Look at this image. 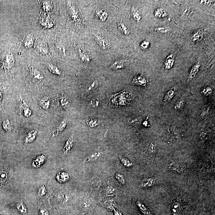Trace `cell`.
<instances>
[{"label": "cell", "mask_w": 215, "mask_h": 215, "mask_svg": "<svg viewBox=\"0 0 215 215\" xmlns=\"http://www.w3.org/2000/svg\"><path fill=\"white\" fill-rule=\"evenodd\" d=\"M206 33V31L203 28H200L195 31L191 35V42L194 43L200 42L204 38Z\"/></svg>", "instance_id": "7a4b0ae2"}, {"label": "cell", "mask_w": 215, "mask_h": 215, "mask_svg": "<svg viewBox=\"0 0 215 215\" xmlns=\"http://www.w3.org/2000/svg\"><path fill=\"white\" fill-rule=\"evenodd\" d=\"M40 213L42 215H49L48 211L45 209H42L40 210Z\"/></svg>", "instance_id": "bcb514c9"}, {"label": "cell", "mask_w": 215, "mask_h": 215, "mask_svg": "<svg viewBox=\"0 0 215 215\" xmlns=\"http://www.w3.org/2000/svg\"><path fill=\"white\" fill-rule=\"evenodd\" d=\"M101 156V153H100V152H94L87 157L84 160V163H87L95 161L98 160Z\"/></svg>", "instance_id": "e0dca14e"}, {"label": "cell", "mask_w": 215, "mask_h": 215, "mask_svg": "<svg viewBox=\"0 0 215 215\" xmlns=\"http://www.w3.org/2000/svg\"><path fill=\"white\" fill-rule=\"evenodd\" d=\"M22 114L25 117H29L32 115V111L28 107H24L22 108Z\"/></svg>", "instance_id": "d6a6232c"}, {"label": "cell", "mask_w": 215, "mask_h": 215, "mask_svg": "<svg viewBox=\"0 0 215 215\" xmlns=\"http://www.w3.org/2000/svg\"><path fill=\"white\" fill-rule=\"evenodd\" d=\"M184 105V102L183 100H180L179 101H178L175 105L174 106V109L176 110H179L181 109L183 106Z\"/></svg>", "instance_id": "ee69618b"}, {"label": "cell", "mask_w": 215, "mask_h": 215, "mask_svg": "<svg viewBox=\"0 0 215 215\" xmlns=\"http://www.w3.org/2000/svg\"><path fill=\"white\" fill-rule=\"evenodd\" d=\"M136 205L144 215H152L147 208L141 202L138 201L137 202Z\"/></svg>", "instance_id": "cb8c5ba5"}, {"label": "cell", "mask_w": 215, "mask_h": 215, "mask_svg": "<svg viewBox=\"0 0 215 215\" xmlns=\"http://www.w3.org/2000/svg\"><path fill=\"white\" fill-rule=\"evenodd\" d=\"M141 49L144 50H147L150 47V43L149 41L145 40L141 43L140 45Z\"/></svg>", "instance_id": "8d00e7d4"}, {"label": "cell", "mask_w": 215, "mask_h": 215, "mask_svg": "<svg viewBox=\"0 0 215 215\" xmlns=\"http://www.w3.org/2000/svg\"><path fill=\"white\" fill-rule=\"evenodd\" d=\"M74 140L72 138H68L66 141L64 147L63 149L64 155H66L69 153L74 146Z\"/></svg>", "instance_id": "9a60e30c"}, {"label": "cell", "mask_w": 215, "mask_h": 215, "mask_svg": "<svg viewBox=\"0 0 215 215\" xmlns=\"http://www.w3.org/2000/svg\"><path fill=\"white\" fill-rule=\"evenodd\" d=\"M215 2L213 1H200V3L202 5L205 6H209L211 5L212 3Z\"/></svg>", "instance_id": "f6af8a7d"}, {"label": "cell", "mask_w": 215, "mask_h": 215, "mask_svg": "<svg viewBox=\"0 0 215 215\" xmlns=\"http://www.w3.org/2000/svg\"><path fill=\"white\" fill-rule=\"evenodd\" d=\"M132 96L129 92L123 90L113 94L111 98L113 105L117 107H122L130 105L132 101Z\"/></svg>", "instance_id": "6da1fadb"}, {"label": "cell", "mask_w": 215, "mask_h": 215, "mask_svg": "<svg viewBox=\"0 0 215 215\" xmlns=\"http://www.w3.org/2000/svg\"><path fill=\"white\" fill-rule=\"evenodd\" d=\"M172 212L173 215H181L183 209L180 203L178 202H175L171 207Z\"/></svg>", "instance_id": "4fadbf2b"}, {"label": "cell", "mask_w": 215, "mask_h": 215, "mask_svg": "<svg viewBox=\"0 0 215 215\" xmlns=\"http://www.w3.org/2000/svg\"><path fill=\"white\" fill-rule=\"evenodd\" d=\"M175 61V57L174 55L171 54L169 55L165 59L164 62L165 69L167 70L171 69L173 67Z\"/></svg>", "instance_id": "ba28073f"}, {"label": "cell", "mask_w": 215, "mask_h": 215, "mask_svg": "<svg viewBox=\"0 0 215 215\" xmlns=\"http://www.w3.org/2000/svg\"><path fill=\"white\" fill-rule=\"evenodd\" d=\"M46 189L44 185H42L39 188L38 192V197H44L46 194Z\"/></svg>", "instance_id": "d590c367"}, {"label": "cell", "mask_w": 215, "mask_h": 215, "mask_svg": "<svg viewBox=\"0 0 215 215\" xmlns=\"http://www.w3.org/2000/svg\"><path fill=\"white\" fill-rule=\"evenodd\" d=\"M175 94V91L173 90H170L167 92L164 96L163 100L165 102H168L173 98Z\"/></svg>", "instance_id": "f546056e"}, {"label": "cell", "mask_w": 215, "mask_h": 215, "mask_svg": "<svg viewBox=\"0 0 215 215\" xmlns=\"http://www.w3.org/2000/svg\"><path fill=\"white\" fill-rule=\"evenodd\" d=\"M98 81L96 79H93L88 81L85 87V90L87 92L93 91L97 88Z\"/></svg>", "instance_id": "9c48e42d"}, {"label": "cell", "mask_w": 215, "mask_h": 215, "mask_svg": "<svg viewBox=\"0 0 215 215\" xmlns=\"http://www.w3.org/2000/svg\"><path fill=\"white\" fill-rule=\"evenodd\" d=\"M132 82L137 85L142 87H146L147 85V80L141 75L135 77L132 80Z\"/></svg>", "instance_id": "7c38bea8"}, {"label": "cell", "mask_w": 215, "mask_h": 215, "mask_svg": "<svg viewBox=\"0 0 215 215\" xmlns=\"http://www.w3.org/2000/svg\"><path fill=\"white\" fill-rule=\"evenodd\" d=\"M67 125V121L66 119H64L60 123V125L56 128L53 131L52 133V137H55L58 135L60 134L61 132H63L65 129L66 128Z\"/></svg>", "instance_id": "52a82bcc"}, {"label": "cell", "mask_w": 215, "mask_h": 215, "mask_svg": "<svg viewBox=\"0 0 215 215\" xmlns=\"http://www.w3.org/2000/svg\"><path fill=\"white\" fill-rule=\"evenodd\" d=\"M115 177L116 179L122 185H124L126 183L124 176L122 174L120 173H116L115 175Z\"/></svg>", "instance_id": "836d02e7"}, {"label": "cell", "mask_w": 215, "mask_h": 215, "mask_svg": "<svg viewBox=\"0 0 215 215\" xmlns=\"http://www.w3.org/2000/svg\"><path fill=\"white\" fill-rule=\"evenodd\" d=\"M132 14L133 19L136 22H139L141 20V15L140 12L138 10L133 9L132 10Z\"/></svg>", "instance_id": "f1b7e54d"}, {"label": "cell", "mask_w": 215, "mask_h": 215, "mask_svg": "<svg viewBox=\"0 0 215 215\" xmlns=\"http://www.w3.org/2000/svg\"><path fill=\"white\" fill-rule=\"evenodd\" d=\"M17 208L18 211L23 214H26L27 212V207L22 202L18 203L17 204Z\"/></svg>", "instance_id": "74e56055"}, {"label": "cell", "mask_w": 215, "mask_h": 215, "mask_svg": "<svg viewBox=\"0 0 215 215\" xmlns=\"http://www.w3.org/2000/svg\"><path fill=\"white\" fill-rule=\"evenodd\" d=\"M14 57L11 53L6 54L2 60V66L5 69H9L12 68L14 65Z\"/></svg>", "instance_id": "3957f363"}, {"label": "cell", "mask_w": 215, "mask_h": 215, "mask_svg": "<svg viewBox=\"0 0 215 215\" xmlns=\"http://www.w3.org/2000/svg\"><path fill=\"white\" fill-rule=\"evenodd\" d=\"M155 17L157 18H162L168 16V13L166 9L163 8H158L154 12Z\"/></svg>", "instance_id": "ac0fdd59"}, {"label": "cell", "mask_w": 215, "mask_h": 215, "mask_svg": "<svg viewBox=\"0 0 215 215\" xmlns=\"http://www.w3.org/2000/svg\"><path fill=\"white\" fill-rule=\"evenodd\" d=\"M69 175L68 172H60L57 175L56 180L60 183H63L68 181L69 179Z\"/></svg>", "instance_id": "5bb4252c"}, {"label": "cell", "mask_w": 215, "mask_h": 215, "mask_svg": "<svg viewBox=\"0 0 215 215\" xmlns=\"http://www.w3.org/2000/svg\"><path fill=\"white\" fill-rule=\"evenodd\" d=\"M96 14L97 17L102 22H105L108 17L107 12L103 9H97L96 10Z\"/></svg>", "instance_id": "2e32d148"}, {"label": "cell", "mask_w": 215, "mask_h": 215, "mask_svg": "<svg viewBox=\"0 0 215 215\" xmlns=\"http://www.w3.org/2000/svg\"><path fill=\"white\" fill-rule=\"evenodd\" d=\"M86 122H87V125L91 128L96 127L100 124V121L99 120L95 119H87Z\"/></svg>", "instance_id": "484cf974"}, {"label": "cell", "mask_w": 215, "mask_h": 215, "mask_svg": "<svg viewBox=\"0 0 215 215\" xmlns=\"http://www.w3.org/2000/svg\"><path fill=\"white\" fill-rule=\"evenodd\" d=\"M38 133L35 130H32L28 132L25 137L24 142L26 144H29L32 143L36 139Z\"/></svg>", "instance_id": "30bf717a"}, {"label": "cell", "mask_w": 215, "mask_h": 215, "mask_svg": "<svg viewBox=\"0 0 215 215\" xmlns=\"http://www.w3.org/2000/svg\"><path fill=\"white\" fill-rule=\"evenodd\" d=\"M119 158L120 162L125 167H130L133 166V164H132V162L129 160L127 158L123 157L121 156H120Z\"/></svg>", "instance_id": "83f0119b"}, {"label": "cell", "mask_w": 215, "mask_h": 215, "mask_svg": "<svg viewBox=\"0 0 215 215\" xmlns=\"http://www.w3.org/2000/svg\"><path fill=\"white\" fill-rule=\"evenodd\" d=\"M39 104L40 106L45 110L49 109L50 105V100L49 97H43L40 100Z\"/></svg>", "instance_id": "d6986e66"}, {"label": "cell", "mask_w": 215, "mask_h": 215, "mask_svg": "<svg viewBox=\"0 0 215 215\" xmlns=\"http://www.w3.org/2000/svg\"><path fill=\"white\" fill-rule=\"evenodd\" d=\"M94 39L98 45L102 49H108L110 46V43L108 40L101 35H96Z\"/></svg>", "instance_id": "277c9868"}, {"label": "cell", "mask_w": 215, "mask_h": 215, "mask_svg": "<svg viewBox=\"0 0 215 215\" xmlns=\"http://www.w3.org/2000/svg\"></svg>", "instance_id": "681fc988"}, {"label": "cell", "mask_w": 215, "mask_h": 215, "mask_svg": "<svg viewBox=\"0 0 215 215\" xmlns=\"http://www.w3.org/2000/svg\"><path fill=\"white\" fill-rule=\"evenodd\" d=\"M90 105L92 107L96 108L100 106V100L97 98H94L91 100Z\"/></svg>", "instance_id": "f35d334b"}, {"label": "cell", "mask_w": 215, "mask_h": 215, "mask_svg": "<svg viewBox=\"0 0 215 215\" xmlns=\"http://www.w3.org/2000/svg\"><path fill=\"white\" fill-rule=\"evenodd\" d=\"M201 67L200 62L198 61L192 66L189 74L188 80H192L195 78Z\"/></svg>", "instance_id": "8992f818"}, {"label": "cell", "mask_w": 215, "mask_h": 215, "mask_svg": "<svg viewBox=\"0 0 215 215\" xmlns=\"http://www.w3.org/2000/svg\"><path fill=\"white\" fill-rule=\"evenodd\" d=\"M154 31L157 32L166 34L170 31V29L166 27H156Z\"/></svg>", "instance_id": "e575fe53"}, {"label": "cell", "mask_w": 215, "mask_h": 215, "mask_svg": "<svg viewBox=\"0 0 215 215\" xmlns=\"http://www.w3.org/2000/svg\"><path fill=\"white\" fill-rule=\"evenodd\" d=\"M69 11L70 13L71 16L74 20H78L79 19V12L75 7L74 6L71 7H70Z\"/></svg>", "instance_id": "4316f807"}, {"label": "cell", "mask_w": 215, "mask_h": 215, "mask_svg": "<svg viewBox=\"0 0 215 215\" xmlns=\"http://www.w3.org/2000/svg\"><path fill=\"white\" fill-rule=\"evenodd\" d=\"M114 215H123L122 214L120 211H118V210L114 209Z\"/></svg>", "instance_id": "7dc6e473"}, {"label": "cell", "mask_w": 215, "mask_h": 215, "mask_svg": "<svg viewBox=\"0 0 215 215\" xmlns=\"http://www.w3.org/2000/svg\"><path fill=\"white\" fill-rule=\"evenodd\" d=\"M32 75L34 79H36L39 81H42L43 80V77L42 74L37 70L34 69L33 70Z\"/></svg>", "instance_id": "1f68e13d"}, {"label": "cell", "mask_w": 215, "mask_h": 215, "mask_svg": "<svg viewBox=\"0 0 215 215\" xmlns=\"http://www.w3.org/2000/svg\"><path fill=\"white\" fill-rule=\"evenodd\" d=\"M46 160V156L44 155H41L38 156L34 160H33L32 165L35 168H38L40 167Z\"/></svg>", "instance_id": "8fae6325"}, {"label": "cell", "mask_w": 215, "mask_h": 215, "mask_svg": "<svg viewBox=\"0 0 215 215\" xmlns=\"http://www.w3.org/2000/svg\"><path fill=\"white\" fill-rule=\"evenodd\" d=\"M24 40V46L27 47H31L33 44V37L31 35H28L27 37L25 38Z\"/></svg>", "instance_id": "4dcf8cb0"}, {"label": "cell", "mask_w": 215, "mask_h": 215, "mask_svg": "<svg viewBox=\"0 0 215 215\" xmlns=\"http://www.w3.org/2000/svg\"><path fill=\"white\" fill-rule=\"evenodd\" d=\"M152 179L149 178V179H145L143 180L142 182L141 183V186L143 187H147V186H150L152 185Z\"/></svg>", "instance_id": "ab89813d"}, {"label": "cell", "mask_w": 215, "mask_h": 215, "mask_svg": "<svg viewBox=\"0 0 215 215\" xmlns=\"http://www.w3.org/2000/svg\"><path fill=\"white\" fill-rule=\"evenodd\" d=\"M79 52L80 58L83 62H88L90 61V57L84 51L82 48H80L79 49Z\"/></svg>", "instance_id": "7402d4cb"}, {"label": "cell", "mask_w": 215, "mask_h": 215, "mask_svg": "<svg viewBox=\"0 0 215 215\" xmlns=\"http://www.w3.org/2000/svg\"><path fill=\"white\" fill-rule=\"evenodd\" d=\"M3 99V95L2 94L1 92L0 91V102L2 101Z\"/></svg>", "instance_id": "c3c4849f"}, {"label": "cell", "mask_w": 215, "mask_h": 215, "mask_svg": "<svg viewBox=\"0 0 215 215\" xmlns=\"http://www.w3.org/2000/svg\"><path fill=\"white\" fill-rule=\"evenodd\" d=\"M47 67L49 71L52 74L59 75H61V71L57 67L56 65L53 64H48L47 65Z\"/></svg>", "instance_id": "44dd1931"}, {"label": "cell", "mask_w": 215, "mask_h": 215, "mask_svg": "<svg viewBox=\"0 0 215 215\" xmlns=\"http://www.w3.org/2000/svg\"><path fill=\"white\" fill-rule=\"evenodd\" d=\"M60 100L61 107L63 109H66L69 106L70 103L69 100L66 96L64 94L60 96Z\"/></svg>", "instance_id": "ffe728a7"}, {"label": "cell", "mask_w": 215, "mask_h": 215, "mask_svg": "<svg viewBox=\"0 0 215 215\" xmlns=\"http://www.w3.org/2000/svg\"><path fill=\"white\" fill-rule=\"evenodd\" d=\"M212 89L210 87H204L202 89L201 93L204 95L208 96L210 95L212 93Z\"/></svg>", "instance_id": "7bdbcfd3"}, {"label": "cell", "mask_w": 215, "mask_h": 215, "mask_svg": "<svg viewBox=\"0 0 215 215\" xmlns=\"http://www.w3.org/2000/svg\"><path fill=\"white\" fill-rule=\"evenodd\" d=\"M191 12V8L187 6L183 7L181 9V15L182 16H188Z\"/></svg>", "instance_id": "60d3db41"}, {"label": "cell", "mask_w": 215, "mask_h": 215, "mask_svg": "<svg viewBox=\"0 0 215 215\" xmlns=\"http://www.w3.org/2000/svg\"><path fill=\"white\" fill-rule=\"evenodd\" d=\"M2 125L3 130L6 132H9L11 131L12 126L9 119H4L2 122Z\"/></svg>", "instance_id": "603a6c76"}, {"label": "cell", "mask_w": 215, "mask_h": 215, "mask_svg": "<svg viewBox=\"0 0 215 215\" xmlns=\"http://www.w3.org/2000/svg\"><path fill=\"white\" fill-rule=\"evenodd\" d=\"M130 62V60H121L114 61L111 65L110 68L114 70L122 69L127 67Z\"/></svg>", "instance_id": "5b68a950"}, {"label": "cell", "mask_w": 215, "mask_h": 215, "mask_svg": "<svg viewBox=\"0 0 215 215\" xmlns=\"http://www.w3.org/2000/svg\"><path fill=\"white\" fill-rule=\"evenodd\" d=\"M8 178L7 174L5 171H0V183H3L6 181Z\"/></svg>", "instance_id": "b9f144b4"}, {"label": "cell", "mask_w": 215, "mask_h": 215, "mask_svg": "<svg viewBox=\"0 0 215 215\" xmlns=\"http://www.w3.org/2000/svg\"><path fill=\"white\" fill-rule=\"evenodd\" d=\"M118 28L124 35H129L130 33L129 29L124 24L122 23V22H120L119 24V25H118Z\"/></svg>", "instance_id": "d4e9b609"}]
</instances>
